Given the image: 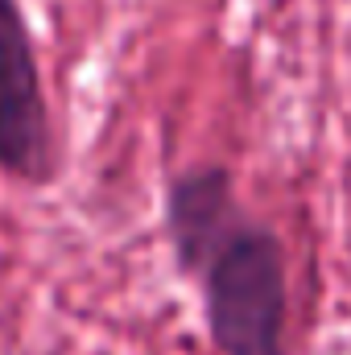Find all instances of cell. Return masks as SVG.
Masks as SVG:
<instances>
[{
    "label": "cell",
    "mask_w": 351,
    "mask_h": 355,
    "mask_svg": "<svg viewBox=\"0 0 351 355\" xmlns=\"http://www.w3.org/2000/svg\"><path fill=\"white\" fill-rule=\"evenodd\" d=\"M182 277L198 285L215 355H289V265L285 244L268 223L240 215Z\"/></svg>",
    "instance_id": "cell-1"
},
{
    "label": "cell",
    "mask_w": 351,
    "mask_h": 355,
    "mask_svg": "<svg viewBox=\"0 0 351 355\" xmlns=\"http://www.w3.org/2000/svg\"><path fill=\"white\" fill-rule=\"evenodd\" d=\"M0 174L25 186L58 178L54 116L21 0H0Z\"/></svg>",
    "instance_id": "cell-2"
},
{
    "label": "cell",
    "mask_w": 351,
    "mask_h": 355,
    "mask_svg": "<svg viewBox=\"0 0 351 355\" xmlns=\"http://www.w3.org/2000/svg\"><path fill=\"white\" fill-rule=\"evenodd\" d=\"M240 198L232 170L211 162L194 166L170 178L166 186V240L174 252L178 272H190L215 244L219 236L240 219Z\"/></svg>",
    "instance_id": "cell-3"
}]
</instances>
